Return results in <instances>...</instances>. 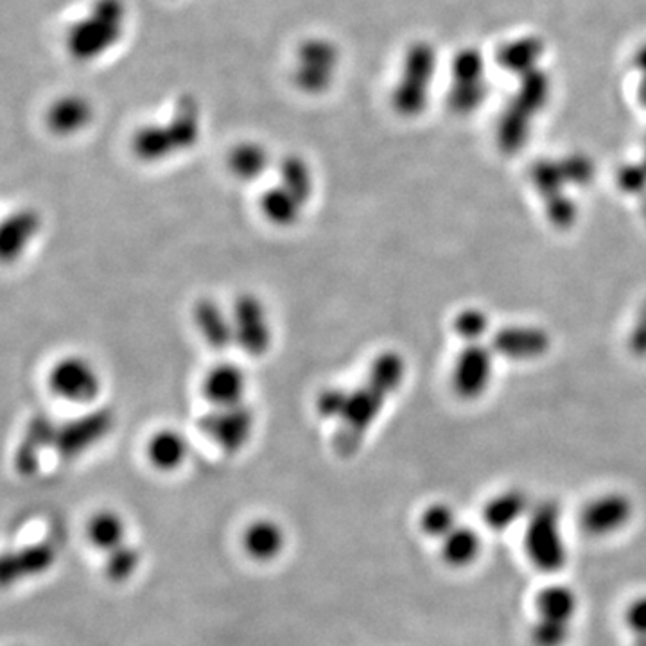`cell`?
Wrapping results in <instances>:
<instances>
[{"label": "cell", "mask_w": 646, "mask_h": 646, "mask_svg": "<svg viewBox=\"0 0 646 646\" xmlns=\"http://www.w3.org/2000/svg\"><path fill=\"white\" fill-rule=\"evenodd\" d=\"M404 360L395 352H383L372 361L365 381L343 388V403L337 415V447L349 455L380 418L392 395L403 383Z\"/></svg>", "instance_id": "cell-1"}, {"label": "cell", "mask_w": 646, "mask_h": 646, "mask_svg": "<svg viewBox=\"0 0 646 646\" xmlns=\"http://www.w3.org/2000/svg\"><path fill=\"white\" fill-rule=\"evenodd\" d=\"M229 307L234 329V349H240L250 357L266 356L275 342L273 316L266 302L246 291L235 296Z\"/></svg>", "instance_id": "cell-2"}, {"label": "cell", "mask_w": 646, "mask_h": 646, "mask_svg": "<svg viewBox=\"0 0 646 646\" xmlns=\"http://www.w3.org/2000/svg\"><path fill=\"white\" fill-rule=\"evenodd\" d=\"M48 386L63 403L90 406L103 394V375L94 361L81 354H69L52 363Z\"/></svg>", "instance_id": "cell-3"}, {"label": "cell", "mask_w": 646, "mask_h": 646, "mask_svg": "<svg viewBox=\"0 0 646 646\" xmlns=\"http://www.w3.org/2000/svg\"><path fill=\"white\" fill-rule=\"evenodd\" d=\"M200 433L225 455H238L250 444L258 417L250 403L234 406H206L198 421Z\"/></svg>", "instance_id": "cell-4"}, {"label": "cell", "mask_w": 646, "mask_h": 646, "mask_svg": "<svg viewBox=\"0 0 646 646\" xmlns=\"http://www.w3.org/2000/svg\"><path fill=\"white\" fill-rule=\"evenodd\" d=\"M576 596L567 587H548L535 599L534 642L538 646H563L569 636V623L578 607Z\"/></svg>", "instance_id": "cell-5"}, {"label": "cell", "mask_w": 646, "mask_h": 646, "mask_svg": "<svg viewBox=\"0 0 646 646\" xmlns=\"http://www.w3.org/2000/svg\"><path fill=\"white\" fill-rule=\"evenodd\" d=\"M113 417L108 410H90L81 417L57 426L52 447L63 460H74L92 450L112 431Z\"/></svg>", "instance_id": "cell-6"}, {"label": "cell", "mask_w": 646, "mask_h": 646, "mask_svg": "<svg viewBox=\"0 0 646 646\" xmlns=\"http://www.w3.org/2000/svg\"><path fill=\"white\" fill-rule=\"evenodd\" d=\"M526 555L529 563L544 572H553L566 563V543L558 517L552 508H544L529 521L525 541Z\"/></svg>", "instance_id": "cell-7"}, {"label": "cell", "mask_w": 646, "mask_h": 646, "mask_svg": "<svg viewBox=\"0 0 646 646\" xmlns=\"http://www.w3.org/2000/svg\"><path fill=\"white\" fill-rule=\"evenodd\" d=\"M250 380L235 361H218L202 375L200 394L206 406H234L249 403Z\"/></svg>", "instance_id": "cell-8"}, {"label": "cell", "mask_w": 646, "mask_h": 646, "mask_svg": "<svg viewBox=\"0 0 646 646\" xmlns=\"http://www.w3.org/2000/svg\"><path fill=\"white\" fill-rule=\"evenodd\" d=\"M191 320L203 345L211 351L223 354L234 349V329L229 305L221 304L214 296H202L192 305Z\"/></svg>", "instance_id": "cell-9"}, {"label": "cell", "mask_w": 646, "mask_h": 646, "mask_svg": "<svg viewBox=\"0 0 646 646\" xmlns=\"http://www.w3.org/2000/svg\"><path fill=\"white\" fill-rule=\"evenodd\" d=\"M42 218L33 209H19L0 220V264L8 266L19 261L37 240Z\"/></svg>", "instance_id": "cell-10"}, {"label": "cell", "mask_w": 646, "mask_h": 646, "mask_svg": "<svg viewBox=\"0 0 646 646\" xmlns=\"http://www.w3.org/2000/svg\"><path fill=\"white\" fill-rule=\"evenodd\" d=\"M287 534L279 521L259 517L241 534V548L253 563H273L286 549Z\"/></svg>", "instance_id": "cell-11"}, {"label": "cell", "mask_w": 646, "mask_h": 646, "mask_svg": "<svg viewBox=\"0 0 646 646\" xmlns=\"http://www.w3.org/2000/svg\"><path fill=\"white\" fill-rule=\"evenodd\" d=\"M57 561V549L49 543L34 544L17 553L0 555V587H8L28 576L42 575Z\"/></svg>", "instance_id": "cell-12"}, {"label": "cell", "mask_w": 646, "mask_h": 646, "mask_svg": "<svg viewBox=\"0 0 646 646\" xmlns=\"http://www.w3.org/2000/svg\"><path fill=\"white\" fill-rule=\"evenodd\" d=\"M633 506L622 496H602L582 511V526L593 537H609L627 525Z\"/></svg>", "instance_id": "cell-13"}, {"label": "cell", "mask_w": 646, "mask_h": 646, "mask_svg": "<svg viewBox=\"0 0 646 646\" xmlns=\"http://www.w3.org/2000/svg\"><path fill=\"white\" fill-rule=\"evenodd\" d=\"M191 455V442L176 427H160L145 442V458L159 473H174Z\"/></svg>", "instance_id": "cell-14"}, {"label": "cell", "mask_w": 646, "mask_h": 646, "mask_svg": "<svg viewBox=\"0 0 646 646\" xmlns=\"http://www.w3.org/2000/svg\"><path fill=\"white\" fill-rule=\"evenodd\" d=\"M435 58L433 51L426 46H418L413 51L412 57L407 60V81L401 84L398 89L397 103L398 110L403 113H415L426 103V83L433 74Z\"/></svg>", "instance_id": "cell-15"}, {"label": "cell", "mask_w": 646, "mask_h": 646, "mask_svg": "<svg viewBox=\"0 0 646 646\" xmlns=\"http://www.w3.org/2000/svg\"><path fill=\"white\" fill-rule=\"evenodd\" d=\"M94 119L89 101L78 95L60 98L49 107L46 124L54 135L71 137L83 132Z\"/></svg>", "instance_id": "cell-16"}, {"label": "cell", "mask_w": 646, "mask_h": 646, "mask_svg": "<svg viewBox=\"0 0 646 646\" xmlns=\"http://www.w3.org/2000/svg\"><path fill=\"white\" fill-rule=\"evenodd\" d=\"M305 211L307 206L300 203L291 192L276 182L272 188L263 191L259 198V212L263 215V220L275 229H291L299 225Z\"/></svg>", "instance_id": "cell-17"}, {"label": "cell", "mask_w": 646, "mask_h": 646, "mask_svg": "<svg viewBox=\"0 0 646 646\" xmlns=\"http://www.w3.org/2000/svg\"><path fill=\"white\" fill-rule=\"evenodd\" d=\"M57 426L58 424H54L46 415H37L29 421L28 431H26L24 438L20 442L19 451L14 456L20 474L31 476V474L37 473L40 451L54 444Z\"/></svg>", "instance_id": "cell-18"}, {"label": "cell", "mask_w": 646, "mask_h": 646, "mask_svg": "<svg viewBox=\"0 0 646 646\" xmlns=\"http://www.w3.org/2000/svg\"><path fill=\"white\" fill-rule=\"evenodd\" d=\"M491 374V363L482 349L468 347L460 354L453 371V384L460 395L476 397L483 392Z\"/></svg>", "instance_id": "cell-19"}, {"label": "cell", "mask_w": 646, "mask_h": 646, "mask_svg": "<svg viewBox=\"0 0 646 646\" xmlns=\"http://www.w3.org/2000/svg\"><path fill=\"white\" fill-rule=\"evenodd\" d=\"M226 165H229V173L235 180L252 183L263 179L270 168H273V162L263 144L243 142L232 148L226 157Z\"/></svg>", "instance_id": "cell-20"}, {"label": "cell", "mask_w": 646, "mask_h": 646, "mask_svg": "<svg viewBox=\"0 0 646 646\" xmlns=\"http://www.w3.org/2000/svg\"><path fill=\"white\" fill-rule=\"evenodd\" d=\"M482 546V537L476 529L458 525L442 538L441 557L447 566L464 569L478 561Z\"/></svg>", "instance_id": "cell-21"}, {"label": "cell", "mask_w": 646, "mask_h": 646, "mask_svg": "<svg viewBox=\"0 0 646 646\" xmlns=\"http://www.w3.org/2000/svg\"><path fill=\"white\" fill-rule=\"evenodd\" d=\"M276 183L291 192L300 203L310 206L316 192L313 169L302 157H286L276 165Z\"/></svg>", "instance_id": "cell-22"}, {"label": "cell", "mask_w": 646, "mask_h": 646, "mask_svg": "<svg viewBox=\"0 0 646 646\" xmlns=\"http://www.w3.org/2000/svg\"><path fill=\"white\" fill-rule=\"evenodd\" d=\"M87 537L95 549L110 553L127 543V521L113 511H99L87 523Z\"/></svg>", "instance_id": "cell-23"}, {"label": "cell", "mask_w": 646, "mask_h": 646, "mask_svg": "<svg viewBox=\"0 0 646 646\" xmlns=\"http://www.w3.org/2000/svg\"><path fill=\"white\" fill-rule=\"evenodd\" d=\"M543 52V43L535 38H525L519 42L506 43L497 52V63L511 72L534 71L535 61Z\"/></svg>", "instance_id": "cell-24"}, {"label": "cell", "mask_w": 646, "mask_h": 646, "mask_svg": "<svg viewBox=\"0 0 646 646\" xmlns=\"http://www.w3.org/2000/svg\"><path fill=\"white\" fill-rule=\"evenodd\" d=\"M456 526H458V519H456L455 508L447 503L427 505L418 517V528H421L422 534L435 538L438 543Z\"/></svg>", "instance_id": "cell-25"}, {"label": "cell", "mask_w": 646, "mask_h": 646, "mask_svg": "<svg viewBox=\"0 0 646 646\" xmlns=\"http://www.w3.org/2000/svg\"><path fill=\"white\" fill-rule=\"evenodd\" d=\"M139 566H141V552L133 544L124 543L119 548L107 553L103 569L108 581L122 584L135 575Z\"/></svg>", "instance_id": "cell-26"}, {"label": "cell", "mask_w": 646, "mask_h": 646, "mask_svg": "<svg viewBox=\"0 0 646 646\" xmlns=\"http://www.w3.org/2000/svg\"><path fill=\"white\" fill-rule=\"evenodd\" d=\"M499 342L503 343L502 351L515 357L535 356L546 347V336L529 329H514L512 333L502 334Z\"/></svg>", "instance_id": "cell-27"}, {"label": "cell", "mask_w": 646, "mask_h": 646, "mask_svg": "<svg viewBox=\"0 0 646 646\" xmlns=\"http://www.w3.org/2000/svg\"><path fill=\"white\" fill-rule=\"evenodd\" d=\"M548 98V78L538 71L526 72L521 83L519 98L515 104H519L525 112L532 113L543 107Z\"/></svg>", "instance_id": "cell-28"}, {"label": "cell", "mask_w": 646, "mask_h": 646, "mask_svg": "<svg viewBox=\"0 0 646 646\" xmlns=\"http://www.w3.org/2000/svg\"><path fill=\"white\" fill-rule=\"evenodd\" d=\"M456 83H478L483 72V60L478 51H464L453 65Z\"/></svg>", "instance_id": "cell-29"}, {"label": "cell", "mask_w": 646, "mask_h": 646, "mask_svg": "<svg viewBox=\"0 0 646 646\" xmlns=\"http://www.w3.org/2000/svg\"><path fill=\"white\" fill-rule=\"evenodd\" d=\"M485 89L480 83H456L455 89L451 92V104L460 112H468L482 103Z\"/></svg>", "instance_id": "cell-30"}, {"label": "cell", "mask_w": 646, "mask_h": 646, "mask_svg": "<svg viewBox=\"0 0 646 646\" xmlns=\"http://www.w3.org/2000/svg\"><path fill=\"white\" fill-rule=\"evenodd\" d=\"M521 499L519 494L517 496H502L497 502H492L487 505V512H485V517H487V523L494 526H506L511 523L514 517H512L511 511H521Z\"/></svg>", "instance_id": "cell-31"}, {"label": "cell", "mask_w": 646, "mask_h": 646, "mask_svg": "<svg viewBox=\"0 0 646 646\" xmlns=\"http://www.w3.org/2000/svg\"><path fill=\"white\" fill-rule=\"evenodd\" d=\"M625 623L630 634H636L637 642L646 639V596L630 602L625 610Z\"/></svg>", "instance_id": "cell-32"}, {"label": "cell", "mask_w": 646, "mask_h": 646, "mask_svg": "<svg viewBox=\"0 0 646 646\" xmlns=\"http://www.w3.org/2000/svg\"><path fill=\"white\" fill-rule=\"evenodd\" d=\"M485 325H487V320L483 319L482 313L465 311V313L458 314L455 331L458 336L465 337V340H474V337L482 336Z\"/></svg>", "instance_id": "cell-33"}, {"label": "cell", "mask_w": 646, "mask_h": 646, "mask_svg": "<svg viewBox=\"0 0 646 646\" xmlns=\"http://www.w3.org/2000/svg\"><path fill=\"white\" fill-rule=\"evenodd\" d=\"M636 65L637 69H642V71L646 74V46H643V48L637 51Z\"/></svg>", "instance_id": "cell-34"}, {"label": "cell", "mask_w": 646, "mask_h": 646, "mask_svg": "<svg viewBox=\"0 0 646 646\" xmlns=\"http://www.w3.org/2000/svg\"><path fill=\"white\" fill-rule=\"evenodd\" d=\"M639 98H642L643 103L646 104V80L642 83V89H639Z\"/></svg>", "instance_id": "cell-35"}]
</instances>
